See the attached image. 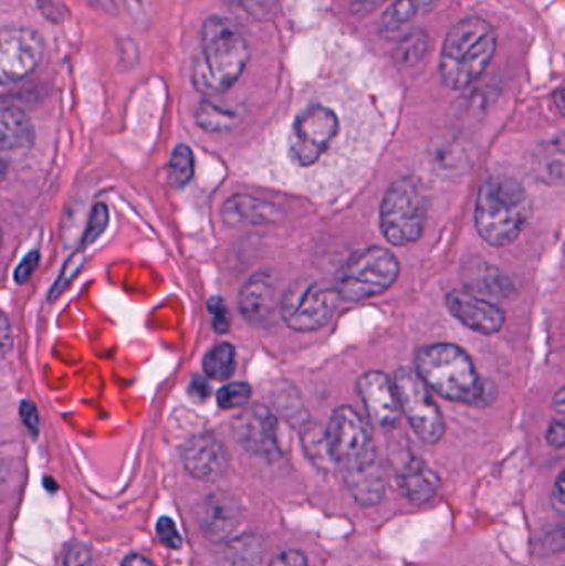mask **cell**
<instances>
[{
    "instance_id": "603a6c76",
    "label": "cell",
    "mask_w": 565,
    "mask_h": 566,
    "mask_svg": "<svg viewBox=\"0 0 565 566\" xmlns=\"http://www.w3.org/2000/svg\"><path fill=\"white\" fill-rule=\"evenodd\" d=\"M440 0H395L380 20L381 33H394L414 22L417 17L430 12Z\"/></svg>"
},
{
    "instance_id": "4316f807",
    "label": "cell",
    "mask_w": 565,
    "mask_h": 566,
    "mask_svg": "<svg viewBox=\"0 0 565 566\" xmlns=\"http://www.w3.org/2000/svg\"><path fill=\"white\" fill-rule=\"evenodd\" d=\"M305 452L308 458L322 469L334 468V459H332L331 451H328L327 438H325V431H322L318 426H311L305 429L304 434Z\"/></svg>"
},
{
    "instance_id": "7402d4cb",
    "label": "cell",
    "mask_w": 565,
    "mask_h": 566,
    "mask_svg": "<svg viewBox=\"0 0 565 566\" xmlns=\"http://www.w3.org/2000/svg\"><path fill=\"white\" fill-rule=\"evenodd\" d=\"M344 479L347 482L348 491L358 504L372 507V505L380 504L384 499L385 478L381 474L380 462L344 472Z\"/></svg>"
},
{
    "instance_id": "9a60e30c",
    "label": "cell",
    "mask_w": 565,
    "mask_h": 566,
    "mask_svg": "<svg viewBox=\"0 0 565 566\" xmlns=\"http://www.w3.org/2000/svg\"><path fill=\"white\" fill-rule=\"evenodd\" d=\"M181 461L192 478L212 482L221 479L228 471L229 452L215 436L199 434L186 442Z\"/></svg>"
},
{
    "instance_id": "60d3db41",
    "label": "cell",
    "mask_w": 565,
    "mask_h": 566,
    "mask_svg": "<svg viewBox=\"0 0 565 566\" xmlns=\"http://www.w3.org/2000/svg\"><path fill=\"white\" fill-rule=\"evenodd\" d=\"M189 395L198 401H205L211 395V386L205 378H195L189 385Z\"/></svg>"
},
{
    "instance_id": "9c48e42d",
    "label": "cell",
    "mask_w": 565,
    "mask_h": 566,
    "mask_svg": "<svg viewBox=\"0 0 565 566\" xmlns=\"http://www.w3.org/2000/svg\"><path fill=\"white\" fill-rule=\"evenodd\" d=\"M400 411L407 416L415 434L427 442L437 444L444 436V419L423 379L411 368H400L394 376Z\"/></svg>"
},
{
    "instance_id": "277c9868",
    "label": "cell",
    "mask_w": 565,
    "mask_h": 566,
    "mask_svg": "<svg viewBox=\"0 0 565 566\" xmlns=\"http://www.w3.org/2000/svg\"><path fill=\"white\" fill-rule=\"evenodd\" d=\"M498 49L493 25L481 17H468L451 27L440 56L444 85L464 90L483 76Z\"/></svg>"
},
{
    "instance_id": "836d02e7",
    "label": "cell",
    "mask_w": 565,
    "mask_h": 566,
    "mask_svg": "<svg viewBox=\"0 0 565 566\" xmlns=\"http://www.w3.org/2000/svg\"><path fill=\"white\" fill-rule=\"evenodd\" d=\"M65 566H92V552L82 542L70 545L63 558Z\"/></svg>"
},
{
    "instance_id": "ee69618b",
    "label": "cell",
    "mask_w": 565,
    "mask_h": 566,
    "mask_svg": "<svg viewBox=\"0 0 565 566\" xmlns=\"http://www.w3.org/2000/svg\"><path fill=\"white\" fill-rule=\"evenodd\" d=\"M564 388H561L559 391L556 392V398L553 399V406L561 415L564 412Z\"/></svg>"
},
{
    "instance_id": "ab89813d",
    "label": "cell",
    "mask_w": 565,
    "mask_h": 566,
    "mask_svg": "<svg viewBox=\"0 0 565 566\" xmlns=\"http://www.w3.org/2000/svg\"><path fill=\"white\" fill-rule=\"evenodd\" d=\"M564 472L557 475L556 484L553 489V505L559 514H564L565 511V485H564Z\"/></svg>"
},
{
    "instance_id": "ac0fdd59",
    "label": "cell",
    "mask_w": 565,
    "mask_h": 566,
    "mask_svg": "<svg viewBox=\"0 0 565 566\" xmlns=\"http://www.w3.org/2000/svg\"><path fill=\"white\" fill-rule=\"evenodd\" d=\"M222 221L232 228L238 226L272 224L281 218V211L272 202L261 201L248 195H236L221 209Z\"/></svg>"
},
{
    "instance_id": "83f0119b",
    "label": "cell",
    "mask_w": 565,
    "mask_h": 566,
    "mask_svg": "<svg viewBox=\"0 0 565 566\" xmlns=\"http://www.w3.org/2000/svg\"><path fill=\"white\" fill-rule=\"evenodd\" d=\"M252 389L248 382L236 381L229 382V385L222 386L218 391V405L222 409H234L245 406L251 399Z\"/></svg>"
},
{
    "instance_id": "d6a6232c",
    "label": "cell",
    "mask_w": 565,
    "mask_h": 566,
    "mask_svg": "<svg viewBox=\"0 0 565 566\" xmlns=\"http://www.w3.org/2000/svg\"><path fill=\"white\" fill-rule=\"evenodd\" d=\"M156 534H158V538L161 541V544L171 548V551H178V548H181L182 537L172 518H159L158 524H156Z\"/></svg>"
},
{
    "instance_id": "7c38bea8",
    "label": "cell",
    "mask_w": 565,
    "mask_h": 566,
    "mask_svg": "<svg viewBox=\"0 0 565 566\" xmlns=\"http://www.w3.org/2000/svg\"><path fill=\"white\" fill-rule=\"evenodd\" d=\"M232 432L239 446L254 458L269 462L281 458L278 421L265 406L252 405L245 408L232 422Z\"/></svg>"
},
{
    "instance_id": "44dd1931",
    "label": "cell",
    "mask_w": 565,
    "mask_h": 566,
    "mask_svg": "<svg viewBox=\"0 0 565 566\" xmlns=\"http://www.w3.org/2000/svg\"><path fill=\"white\" fill-rule=\"evenodd\" d=\"M400 488L408 501L427 504L440 491V479L423 461L411 459L401 471Z\"/></svg>"
},
{
    "instance_id": "ffe728a7",
    "label": "cell",
    "mask_w": 565,
    "mask_h": 566,
    "mask_svg": "<svg viewBox=\"0 0 565 566\" xmlns=\"http://www.w3.org/2000/svg\"><path fill=\"white\" fill-rule=\"evenodd\" d=\"M35 129L19 106L0 103V153L25 151L33 145Z\"/></svg>"
},
{
    "instance_id": "8fae6325",
    "label": "cell",
    "mask_w": 565,
    "mask_h": 566,
    "mask_svg": "<svg viewBox=\"0 0 565 566\" xmlns=\"http://www.w3.org/2000/svg\"><path fill=\"white\" fill-rule=\"evenodd\" d=\"M45 43L29 27L0 29V86L23 82L42 65Z\"/></svg>"
},
{
    "instance_id": "f546056e",
    "label": "cell",
    "mask_w": 565,
    "mask_h": 566,
    "mask_svg": "<svg viewBox=\"0 0 565 566\" xmlns=\"http://www.w3.org/2000/svg\"><path fill=\"white\" fill-rule=\"evenodd\" d=\"M106 226H108V209H106V206L96 205L95 208H93L92 216H90L88 226H86L85 234H83L82 249H80V251H85L86 248L95 244L100 235L105 232Z\"/></svg>"
},
{
    "instance_id": "f35d334b",
    "label": "cell",
    "mask_w": 565,
    "mask_h": 566,
    "mask_svg": "<svg viewBox=\"0 0 565 566\" xmlns=\"http://www.w3.org/2000/svg\"><path fill=\"white\" fill-rule=\"evenodd\" d=\"M385 2H388V0H352V13L367 15V13L375 12Z\"/></svg>"
},
{
    "instance_id": "484cf974",
    "label": "cell",
    "mask_w": 565,
    "mask_h": 566,
    "mask_svg": "<svg viewBox=\"0 0 565 566\" xmlns=\"http://www.w3.org/2000/svg\"><path fill=\"white\" fill-rule=\"evenodd\" d=\"M195 175V155L188 145H178L169 158V178L176 188H185Z\"/></svg>"
},
{
    "instance_id": "e0dca14e",
    "label": "cell",
    "mask_w": 565,
    "mask_h": 566,
    "mask_svg": "<svg viewBox=\"0 0 565 566\" xmlns=\"http://www.w3.org/2000/svg\"><path fill=\"white\" fill-rule=\"evenodd\" d=\"M274 308V279L269 272L252 275L239 293V312L251 325L261 326L271 319Z\"/></svg>"
},
{
    "instance_id": "7a4b0ae2",
    "label": "cell",
    "mask_w": 565,
    "mask_h": 566,
    "mask_svg": "<svg viewBox=\"0 0 565 566\" xmlns=\"http://www.w3.org/2000/svg\"><path fill=\"white\" fill-rule=\"evenodd\" d=\"M415 366L425 385L441 398L470 406L490 405L493 398L473 359L460 346L451 343L425 346L418 349Z\"/></svg>"
},
{
    "instance_id": "d4e9b609",
    "label": "cell",
    "mask_w": 565,
    "mask_h": 566,
    "mask_svg": "<svg viewBox=\"0 0 565 566\" xmlns=\"http://www.w3.org/2000/svg\"><path fill=\"white\" fill-rule=\"evenodd\" d=\"M206 375L215 381H228L236 369V349L231 343H219L208 355L205 356L202 363Z\"/></svg>"
},
{
    "instance_id": "5b68a950",
    "label": "cell",
    "mask_w": 565,
    "mask_h": 566,
    "mask_svg": "<svg viewBox=\"0 0 565 566\" xmlns=\"http://www.w3.org/2000/svg\"><path fill=\"white\" fill-rule=\"evenodd\" d=\"M400 275V262L380 245L360 249L342 265L335 281L341 298L364 302L394 286Z\"/></svg>"
},
{
    "instance_id": "3957f363",
    "label": "cell",
    "mask_w": 565,
    "mask_h": 566,
    "mask_svg": "<svg viewBox=\"0 0 565 566\" xmlns=\"http://www.w3.org/2000/svg\"><path fill=\"white\" fill-rule=\"evenodd\" d=\"M533 212L530 192L517 179L496 175L481 185L477 201V229L493 248H506L520 238Z\"/></svg>"
},
{
    "instance_id": "1f68e13d",
    "label": "cell",
    "mask_w": 565,
    "mask_h": 566,
    "mask_svg": "<svg viewBox=\"0 0 565 566\" xmlns=\"http://www.w3.org/2000/svg\"><path fill=\"white\" fill-rule=\"evenodd\" d=\"M208 312L211 315L212 328L219 335H224L231 328V313L221 296H211L208 302Z\"/></svg>"
},
{
    "instance_id": "cb8c5ba5",
    "label": "cell",
    "mask_w": 565,
    "mask_h": 566,
    "mask_svg": "<svg viewBox=\"0 0 565 566\" xmlns=\"http://www.w3.org/2000/svg\"><path fill=\"white\" fill-rule=\"evenodd\" d=\"M236 122H238V113L234 109L222 108V106L216 105L209 99L199 103L198 112H196V123L205 132H228L236 125Z\"/></svg>"
},
{
    "instance_id": "d590c367",
    "label": "cell",
    "mask_w": 565,
    "mask_h": 566,
    "mask_svg": "<svg viewBox=\"0 0 565 566\" xmlns=\"http://www.w3.org/2000/svg\"><path fill=\"white\" fill-rule=\"evenodd\" d=\"M40 255L39 252L33 251L20 262L19 268L15 269V274H13V279L19 285H23L30 277H32L35 269L39 268Z\"/></svg>"
},
{
    "instance_id": "30bf717a",
    "label": "cell",
    "mask_w": 565,
    "mask_h": 566,
    "mask_svg": "<svg viewBox=\"0 0 565 566\" xmlns=\"http://www.w3.org/2000/svg\"><path fill=\"white\" fill-rule=\"evenodd\" d=\"M338 118L331 108L314 105L302 112L289 135V158L301 168L315 165L337 136Z\"/></svg>"
},
{
    "instance_id": "4dcf8cb0",
    "label": "cell",
    "mask_w": 565,
    "mask_h": 566,
    "mask_svg": "<svg viewBox=\"0 0 565 566\" xmlns=\"http://www.w3.org/2000/svg\"><path fill=\"white\" fill-rule=\"evenodd\" d=\"M238 2L252 19L261 22L274 20L281 9V0H238Z\"/></svg>"
},
{
    "instance_id": "52a82bcc",
    "label": "cell",
    "mask_w": 565,
    "mask_h": 566,
    "mask_svg": "<svg viewBox=\"0 0 565 566\" xmlns=\"http://www.w3.org/2000/svg\"><path fill=\"white\" fill-rule=\"evenodd\" d=\"M325 438L334 464L342 472L355 471L378 462L374 436L364 418L350 406H341L332 412Z\"/></svg>"
},
{
    "instance_id": "7bdbcfd3",
    "label": "cell",
    "mask_w": 565,
    "mask_h": 566,
    "mask_svg": "<svg viewBox=\"0 0 565 566\" xmlns=\"http://www.w3.org/2000/svg\"><path fill=\"white\" fill-rule=\"evenodd\" d=\"M122 566H155L148 558L142 557V555L132 554L123 560Z\"/></svg>"
},
{
    "instance_id": "ba28073f",
    "label": "cell",
    "mask_w": 565,
    "mask_h": 566,
    "mask_svg": "<svg viewBox=\"0 0 565 566\" xmlns=\"http://www.w3.org/2000/svg\"><path fill=\"white\" fill-rule=\"evenodd\" d=\"M338 300L334 285L321 281L294 282L282 296L281 316L294 332H315L331 322Z\"/></svg>"
},
{
    "instance_id": "f6af8a7d",
    "label": "cell",
    "mask_w": 565,
    "mask_h": 566,
    "mask_svg": "<svg viewBox=\"0 0 565 566\" xmlns=\"http://www.w3.org/2000/svg\"><path fill=\"white\" fill-rule=\"evenodd\" d=\"M7 171H9V168H7L6 163H3L2 159H0V182H2L3 179H6Z\"/></svg>"
},
{
    "instance_id": "6da1fadb",
    "label": "cell",
    "mask_w": 565,
    "mask_h": 566,
    "mask_svg": "<svg viewBox=\"0 0 565 566\" xmlns=\"http://www.w3.org/2000/svg\"><path fill=\"white\" fill-rule=\"evenodd\" d=\"M248 62L249 45L241 29L228 17H208L192 55V86L206 96L221 95L238 83Z\"/></svg>"
},
{
    "instance_id": "2e32d148",
    "label": "cell",
    "mask_w": 565,
    "mask_h": 566,
    "mask_svg": "<svg viewBox=\"0 0 565 566\" xmlns=\"http://www.w3.org/2000/svg\"><path fill=\"white\" fill-rule=\"evenodd\" d=\"M241 521V505L228 492H212L198 507V522L206 537L222 542L231 537Z\"/></svg>"
},
{
    "instance_id": "bcb514c9",
    "label": "cell",
    "mask_w": 565,
    "mask_h": 566,
    "mask_svg": "<svg viewBox=\"0 0 565 566\" xmlns=\"http://www.w3.org/2000/svg\"><path fill=\"white\" fill-rule=\"evenodd\" d=\"M0 248H2V231H0Z\"/></svg>"
},
{
    "instance_id": "8992f818",
    "label": "cell",
    "mask_w": 565,
    "mask_h": 566,
    "mask_svg": "<svg viewBox=\"0 0 565 566\" xmlns=\"http://www.w3.org/2000/svg\"><path fill=\"white\" fill-rule=\"evenodd\" d=\"M427 205L417 182L411 178L395 181L380 206V229L394 245H408L423 234Z\"/></svg>"
},
{
    "instance_id": "7dc6e473",
    "label": "cell",
    "mask_w": 565,
    "mask_h": 566,
    "mask_svg": "<svg viewBox=\"0 0 565 566\" xmlns=\"http://www.w3.org/2000/svg\"><path fill=\"white\" fill-rule=\"evenodd\" d=\"M136 3H142V0H135Z\"/></svg>"
},
{
    "instance_id": "8d00e7d4",
    "label": "cell",
    "mask_w": 565,
    "mask_h": 566,
    "mask_svg": "<svg viewBox=\"0 0 565 566\" xmlns=\"http://www.w3.org/2000/svg\"><path fill=\"white\" fill-rule=\"evenodd\" d=\"M271 566H308V562L302 552L287 551L279 554L278 557L271 562Z\"/></svg>"
},
{
    "instance_id": "d6986e66",
    "label": "cell",
    "mask_w": 565,
    "mask_h": 566,
    "mask_svg": "<svg viewBox=\"0 0 565 566\" xmlns=\"http://www.w3.org/2000/svg\"><path fill=\"white\" fill-rule=\"evenodd\" d=\"M464 285L467 292L481 298L500 300L506 298L513 292V282L500 269L486 264V262L471 261L470 265L463 272Z\"/></svg>"
},
{
    "instance_id": "e575fe53",
    "label": "cell",
    "mask_w": 565,
    "mask_h": 566,
    "mask_svg": "<svg viewBox=\"0 0 565 566\" xmlns=\"http://www.w3.org/2000/svg\"><path fill=\"white\" fill-rule=\"evenodd\" d=\"M20 418H22L23 426L27 431L36 438L40 432V416L36 411V406L32 401H23L20 406Z\"/></svg>"
},
{
    "instance_id": "5bb4252c",
    "label": "cell",
    "mask_w": 565,
    "mask_h": 566,
    "mask_svg": "<svg viewBox=\"0 0 565 566\" xmlns=\"http://www.w3.org/2000/svg\"><path fill=\"white\" fill-rule=\"evenodd\" d=\"M447 306L458 322L481 335L501 332L506 322V315L496 303L473 295L467 290H451L447 295Z\"/></svg>"
},
{
    "instance_id": "b9f144b4",
    "label": "cell",
    "mask_w": 565,
    "mask_h": 566,
    "mask_svg": "<svg viewBox=\"0 0 565 566\" xmlns=\"http://www.w3.org/2000/svg\"><path fill=\"white\" fill-rule=\"evenodd\" d=\"M12 339L9 319L3 313H0V352H7L12 346Z\"/></svg>"
},
{
    "instance_id": "74e56055",
    "label": "cell",
    "mask_w": 565,
    "mask_h": 566,
    "mask_svg": "<svg viewBox=\"0 0 565 566\" xmlns=\"http://www.w3.org/2000/svg\"><path fill=\"white\" fill-rule=\"evenodd\" d=\"M547 442H550L553 448L563 449L565 444V428L564 422L561 419L557 421L551 422L550 429H547L546 434Z\"/></svg>"
},
{
    "instance_id": "4fadbf2b",
    "label": "cell",
    "mask_w": 565,
    "mask_h": 566,
    "mask_svg": "<svg viewBox=\"0 0 565 566\" xmlns=\"http://www.w3.org/2000/svg\"><path fill=\"white\" fill-rule=\"evenodd\" d=\"M358 392L367 409L368 418L378 428L391 431L400 422L401 411L398 405L394 381L381 371H368L358 379Z\"/></svg>"
},
{
    "instance_id": "f1b7e54d",
    "label": "cell",
    "mask_w": 565,
    "mask_h": 566,
    "mask_svg": "<svg viewBox=\"0 0 565 566\" xmlns=\"http://www.w3.org/2000/svg\"><path fill=\"white\" fill-rule=\"evenodd\" d=\"M428 52V36L423 32H415L405 36L404 42L398 46V56L407 65L421 62Z\"/></svg>"
}]
</instances>
